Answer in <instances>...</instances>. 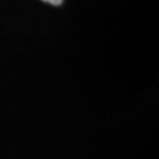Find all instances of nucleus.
<instances>
[{
  "label": "nucleus",
  "instance_id": "nucleus-1",
  "mask_svg": "<svg viewBox=\"0 0 159 159\" xmlns=\"http://www.w3.org/2000/svg\"><path fill=\"white\" fill-rule=\"evenodd\" d=\"M43 1L48 2V3H50V4H53V5H60L63 2V0H43Z\"/></svg>",
  "mask_w": 159,
  "mask_h": 159
}]
</instances>
